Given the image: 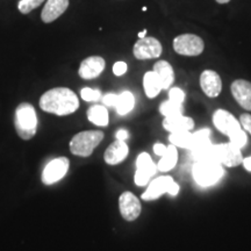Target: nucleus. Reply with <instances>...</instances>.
Instances as JSON below:
<instances>
[{
	"label": "nucleus",
	"instance_id": "nucleus-1",
	"mask_svg": "<svg viewBox=\"0 0 251 251\" xmlns=\"http://www.w3.org/2000/svg\"><path fill=\"white\" fill-rule=\"evenodd\" d=\"M40 107L47 113L64 117L79 108V100L76 93L68 87H55L42 94Z\"/></svg>",
	"mask_w": 251,
	"mask_h": 251
},
{
	"label": "nucleus",
	"instance_id": "nucleus-2",
	"mask_svg": "<svg viewBox=\"0 0 251 251\" xmlns=\"http://www.w3.org/2000/svg\"><path fill=\"white\" fill-rule=\"evenodd\" d=\"M213 124H214L216 129L221 131L222 134L227 135L229 137V142L237 148L242 149L248 143L247 133L241 126L240 121L226 109H218L214 113Z\"/></svg>",
	"mask_w": 251,
	"mask_h": 251
},
{
	"label": "nucleus",
	"instance_id": "nucleus-3",
	"mask_svg": "<svg viewBox=\"0 0 251 251\" xmlns=\"http://www.w3.org/2000/svg\"><path fill=\"white\" fill-rule=\"evenodd\" d=\"M193 179L201 187H209L219 183L225 175L224 166L214 159L196 161L192 169Z\"/></svg>",
	"mask_w": 251,
	"mask_h": 251
},
{
	"label": "nucleus",
	"instance_id": "nucleus-4",
	"mask_svg": "<svg viewBox=\"0 0 251 251\" xmlns=\"http://www.w3.org/2000/svg\"><path fill=\"white\" fill-rule=\"evenodd\" d=\"M15 129L21 139L28 141L35 136L37 130V115L33 105L23 102L15 111Z\"/></svg>",
	"mask_w": 251,
	"mask_h": 251
},
{
	"label": "nucleus",
	"instance_id": "nucleus-5",
	"mask_svg": "<svg viewBox=\"0 0 251 251\" xmlns=\"http://www.w3.org/2000/svg\"><path fill=\"white\" fill-rule=\"evenodd\" d=\"M103 133L101 130H86L75 135L70 141V151L72 155L89 157L94 149L101 143Z\"/></svg>",
	"mask_w": 251,
	"mask_h": 251
},
{
	"label": "nucleus",
	"instance_id": "nucleus-6",
	"mask_svg": "<svg viewBox=\"0 0 251 251\" xmlns=\"http://www.w3.org/2000/svg\"><path fill=\"white\" fill-rule=\"evenodd\" d=\"M178 192H179V185L176 183L174 178L170 176H162L149 184L148 188L141 198L144 201H152V200L158 199L164 193L170 194V196H177Z\"/></svg>",
	"mask_w": 251,
	"mask_h": 251
},
{
	"label": "nucleus",
	"instance_id": "nucleus-7",
	"mask_svg": "<svg viewBox=\"0 0 251 251\" xmlns=\"http://www.w3.org/2000/svg\"><path fill=\"white\" fill-rule=\"evenodd\" d=\"M212 159L219 162L222 166L235 168V166L242 164L243 156L240 148H237L234 144L228 142L221 144H213Z\"/></svg>",
	"mask_w": 251,
	"mask_h": 251
},
{
	"label": "nucleus",
	"instance_id": "nucleus-8",
	"mask_svg": "<svg viewBox=\"0 0 251 251\" xmlns=\"http://www.w3.org/2000/svg\"><path fill=\"white\" fill-rule=\"evenodd\" d=\"M174 49L181 56H199L205 49V43L201 37L194 34H181L174 40Z\"/></svg>",
	"mask_w": 251,
	"mask_h": 251
},
{
	"label": "nucleus",
	"instance_id": "nucleus-9",
	"mask_svg": "<svg viewBox=\"0 0 251 251\" xmlns=\"http://www.w3.org/2000/svg\"><path fill=\"white\" fill-rule=\"evenodd\" d=\"M70 162L67 157H58L46 165L42 172V183L45 185H54L58 183L68 174Z\"/></svg>",
	"mask_w": 251,
	"mask_h": 251
},
{
	"label": "nucleus",
	"instance_id": "nucleus-10",
	"mask_svg": "<svg viewBox=\"0 0 251 251\" xmlns=\"http://www.w3.org/2000/svg\"><path fill=\"white\" fill-rule=\"evenodd\" d=\"M157 171V165L153 163L148 152H142L137 156L136 171L134 176V183L136 186H146Z\"/></svg>",
	"mask_w": 251,
	"mask_h": 251
},
{
	"label": "nucleus",
	"instance_id": "nucleus-11",
	"mask_svg": "<svg viewBox=\"0 0 251 251\" xmlns=\"http://www.w3.org/2000/svg\"><path fill=\"white\" fill-rule=\"evenodd\" d=\"M102 102L108 107H115L119 115H127L135 107V97L129 91H124L121 94L108 93L102 97Z\"/></svg>",
	"mask_w": 251,
	"mask_h": 251
},
{
	"label": "nucleus",
	"instance_id": "nucleus-12",
	"mask_svg": "<svg viewBox=\"0 0 251 251\" xmlns=\"http://www.w3.org/2000/svg\"><path fill=\"white\" fill-rule=\"evenodd\" d=\"M163 47L155 37H143L135 43L133 54L135 58L144 61V59L157 58L162 55Z\"/></svg>",
	"mask_w": 251,
	"mask_h": 251
},
{
	"label": "nucleus",
	"instance_id": "nucleus-13",
	"mask_svg": "<svg viewBox=\"0 0 251 251\" xmlns=\"http://www.w3.org/2000/svg\"><path fill=\"white\" fill-rule=\"evenodd\" d=\"M119 209L126 221L131 222L139 218L142 211L140 199L131 192H124L119 198Z\"/></svg>",
	"mask_w": 251,
	"mask_h": 251
},
{
	"label": "nucleus",
	"instance_id": "nucleus-14",
	"mask_svg": "<svg viewBox=\"0 0 251 251\" xmlns=\"http://www.w3.org/2000/svg\"><path fill=\"white\" fill-rule=\"evenodd\" d=\"M106 62L101 56H91L84 59L80 63L79 70H78V75L80 78L86 80L94 79V78L99 77L105 70Z\"/></svg>",
	"mask_w": 251,
	"mask_h": 251
},
{
	"label": "nucleus",
	"instance_id": "nucleus-15",
	"mask_svg": "<svg viewBox=\"0 0 251 251\" xmlns=\"http://www.w3.org/2000/svg\"><path fill=\"white\" fill-rule=\"evenodd\" d=\"M200 86L207 97L216 98L222 91L221 77L216 71L205 70L200 76Z\"/></svg>",
	"mask_w": 251,
	"mask_h": 251
},
{
	"label": "nucleus",
	"instance_id": "nucleus-16",
	"mask_svg": "<svg viewBox=\"0 0 251 251\" xmlns=\"http://www.w3.org/2000/svg\"><path fill=\"white\" fill-rule=\"evenodd\" d=\"M231 94L241 107L251 111V83L246 79L235 80L230 86Z\"/></svg>",
	"mask_w": 251,
	"mask_h": 251
},
{
	"label": "nucleus",
	"instance_id": "nucleus-17",
	"mask_svg": "<svg viewBox=\"0 0 251 251\" xmlns=\"http://www.w3.org/2000/svg\"><path fill=\"white\" fill-rule=\"evenodd\" d=\"M128 153H129V148L126 141L117 140L106 149L103 159L108 165H118L127 158Z\"/></svg>",
	"mask_w": 251,
	"mask_h": 251
},
{
	"label": "nucleus",
	"instance_id": "nucleus-18",
	"mask_svg": "<svg viewBox=\"0 0 251 251\" xmlns=\"http://www.w3.org/2000/svg\"><path fill=\"white\" fill-rule=\"evenodd\" d=\"M69 7V0H47L45 7L41 12V19L45 24L57 20Z\"/></svg>",
	"mask_w": 251,
	"mask_h": 251
},
{
	"label": "nucleus",
	"instance_id": "nucleus-19",
	"mask_svg": "<svg viewBox=\"0 0 251 251\" xmlns=\"http://www.w3.org/2000/svg\"><path fill=\"white\" fill-rule=\"evenodd\" d=\"M163 127L169 133H178V131H191L194 128V121L192 118L176 115V117L165 118L163 121Z\"/></svg>",
	"mask_w": 251,
	"mask_h": 251
},
{
	"label": "nucleus",
	"instance_id": "nucleus-20",
	"mask_svg": "<svg viewBox=\"0 0 251 251\" xmlns=\"http://www.w3.org/2000/svg\"><path fill=\"white\" fill-rule=\"evenodd\" d=\"M153 72L157 75L163 90H169L175 81V72L171 64L166 61H158L153 65Z\"/></svg>",
	"mask_w": 251,
	"mask_h": 251
},
{
	"label": "nucleus",
	"instance_id": "nucleus-21",
	"mask_svg": "<svg viewBox=\"0 0 251 251\" xmlns=\"http://www.w3.org/2000/svg\"><path fill=\"white\" fill-rule=\"evenodd\" d=\"M87 119H89L90 122L98 126V127H106V126H108L109 122L107 108L102 105L91 106L89 111H87Z\"/></svg>",
	"mask_w": 251,
	"mask_h": 251
},
{
	"label": "nucleus",
	"instance_id": "nucleus-22",
	"mask_svg": "<svg viewBox=\"0 0 251 251\" xmlns=\"http://www.w3.org/2000/svg\"><path fill=\"white\" fill-rule=\"evenodd\" d=\"M178 162V150L175 146H170L166 147V151L164 152V155L161 157L159 159L158 164H157V170H159L161 172H168L172 170L176 165H177Z\"/></svg>",
	"mask_w": 251,
	"mask_h": 251
},
{
	"label": "nucleus",
	"instance_id": "nucleus-23",
	"mask_svg": "<svg viewBox=\"0 0 251 251\" xmlns=\"http://www.w3.org/2000/svg\"><path fill=\"white\" fill-rule=\"evenodd\" d=\"M143 87L146 96L150 99L156 98L159 92L163 90L161 81H159L158 77H157V75L153 71L146 72V75L143 77Z\"/></svg>",
	"mask_w": 251,
	"mask_h": 251
},
{
	"label": "nucleus",
	"instance_id": "nucleus-24",
	"mask_svg": "<svg viewBox=\"0 0 251 251\" xmlns=\"http://www.w3.org/2000/svg\"><path fill=\"white\" fill-rule=\"evenodd\" d=\"M169 141L176 148L188 149L192 144V133L191 131H178V133H171L169 136Z\"/></svg>",
	"mask_w": 251,
	"mask_h": 251
},
{
	"label": "nucleus",
	"instance_id": "nucleus-25",
	"mask_svg": "<svg viewBox=\"0 0 251 251\" xmlns=\"http://www.w3.org/2000/svg\"><path fill=\"white\" fill-rule=\"evenodd\" d=\"M183 105L181 103L171 101V100H168V101H164L159 106V112H161L162 115H164V118H171L176 117V115H181L183 114Z\"/></svg>",
	"mask_w": 251,
	"mask_h": 251
},
{
	"label": "nucleus",
	"instance_id": "nucleus-26",
	"mask_svg": "<svg viewBox=\"0 0 251 251\" xmlns=\"http://www.w3.org/2000/svg\"><path fill=\"white\" fill-rule=\"evenodd\" d=\"M43 1L45 0H20L18 4V9L23 14H28L39 7Z\"/></svg>",
	"mask_w": 251,
	"mask_h": 251
},
{
	"label": "nucleus",
	"instance_id": "nucleus-27",
	"mask_svg": "<svg viewBox=\"0 0 251 251\" xmlns=\"http://www.w3.org/2000/svg\"><path fill=\"white\" fill-rule=\"evenodd\" d=\"M80 97L81 99L85 100V101H99L102 98L101 92L99 90L91 89V87H84L80 91Z\"/></svg>",
	"mask_w": 251,
	"mask_h": 251
},
{
	"label": "nucleus",
	"instance_id": "nucleus-28",
	"mask_svg": "<svg viewBox=\"0 0 251 251\" xmlns=\"http://www.w3.org/2000/svg\"><path fill=\"white\" fill-rule=\"evenodd\" d=\"M169 100L183 105L185 100V92L179 87H171L170 91H169Z\"/></svg>",
	"mask_w": 251,
	"mask_h": 251
},
{
	"label": "nucleus",
	"instance_id": "nucleus-29",
	"mask_svg": "<svg viewBox=\"0 0 251 251\" xmlns=\"http://www.w3.org/2000/svg\"><path fill=\"white\" fill-rule=\"evenodd\" d=\"M127 63L125 62H117L114 65H113V72H114L115 76L120 77L124 76V75L127 72Z\"/></svg>",
	"mask_w": 251,
	"mask_h": 251
},
{
	"label": "nucleus",
	"instance_id": "nucleus-30",
	"mask_svg": "<svg viewBox=\"0 0 251 251\" xmlns=\"http://www.w3.org/2000/svg\"><path fill=\"white\" fill-rule=\"evenodd\" d=\"M240 124L242 126V128L246 131H248L251 135V114H242L240 117Z\"/></svg>",
	"mask_w": 251,
	"mask_h": 251
},
{
	"label": "nucleus",
	"instance_id": "nucleus-31",
	"mask_svg": "<svg viewBox=\"0 0 251 251\" xmlns=\"http://www.w3.org/2000/svg\"><path fill=\"white\" fill-rule=\"evenodd\" d=\"M152 149H153V152H155V155L162 157L166 151V146H164L163 143H156Z\"/></svg>",
	"mask_w": 251,
	"mask_h": 251
},
{
	"label": "nucleus",
	"instance_id": "nucleus-32",
	"mask_svg": "<svg viewBox=\"0 0 251 251\" xmlns=\"http://www.w3.org/2000/svg\"><path fill=\"white\" fill-rule=\"evenodd\" d=\"M115 137H117V140L119 141H126L129 137V133L126 129H119L117 131V134H115Z\"/></svg>",
	"mask_w": 251,
	"mask_h": 251
},
{
	"label": "nucleus",
	"instance_id": "nucleus-33",
	"mask_svg": "<svg viewBox=\"0 0 251 251\" xmlns=\"http://www.w3.org/2000/svg\"><path fill=\"white\" fill-rule=\"evenodd\" d=\"M242 164H243L244 169H246L247 171L251 172V156L250 157H247V158H243Z\"/></svg>",
	"mask_w": 251,
	"mask_h": 251
},
{
	"label": "nucleus",
	"instance_id": "nucleus-34",
	"mask_svg": "<svg viewBox=\"0 0 251 251\" xmlns=\"http://www.w3.org/2000/svg\"><path fill=\"white\" fill-rule=\"evenodd\" d=\"M147 29H144L143 31H141V33H139V37L140 39H143V37H146V35H147Z\"/></svg>",
	"mask_w": 251,
	"mask_h": 251
},
{
	"label": "nucleus",
	"instance_id": "nucleus-35",
	"mask_svg": "<svg viewBox=\"0 0 251 251\" xmlns=\"http://www.w3.org/2000/svg\"><path fill=\"white\" fill-rule=\"evenodd\" d=\"M216 2H219V4H228L230 0H215Z\"/></svg>",
	"mask_w": 251,
	"mask_h": 251
}]
</instances>
